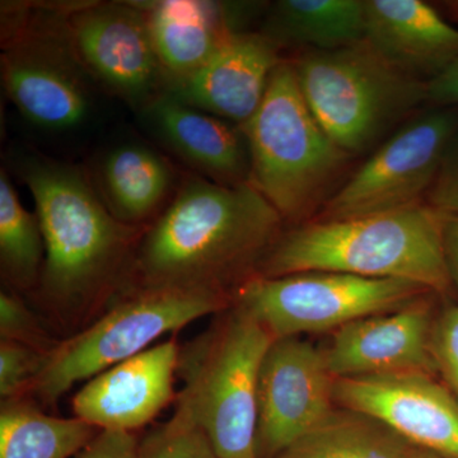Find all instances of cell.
<instances>
[{"label": "cell", "instance_id": "3", "mask_svg": "<svg viewBox=\"0 0 458 458\" xmlns=\"http://www.w3.org/2000/svg\"><path fill=\"white\" fill-rule=\"evenodd\" d=\"M21 174L45 241L42 295L57 310L82 309L117 278L140 228L116 219L75 165L29 157Z\"/></svg>", "mask_w": 458, "mask_h": 458}, {"label": "cell", "instance_id": "13", "mask_svg": "<svg viewBox=\"0 0 458 458\" xmlns=\"http://www.w3.org/2000/svg\"><path fill=\"white\" fill-rule=\"evenodd\" d=\"M337 406L378 419L419 450L458 458V399L424 373L335 378Z\"/></svg>", "mask_w": 458, "mask_h": 458}, {"label": "cell", "instance_id": "18", "mask_svg": "<svg viewBox=\"0 0 458 458\" xmlns=\"http://www.w3.org/2000/svg\"><path fill=\"white\" fill-rule=\"evenodd\" d=\"M364 41L400 71L429 82L458 60V29L421 0H364Z\"/></svg>", "mask_w": 458, "mask_h": 458}, {"label": "cell", "instance_id": "19", "mask_svg": "<svg viewBox=\"0 0 458 458\" xmlns=\"http://www.w3.org/2000/svg\"><path fill=\"white\" fill-rule=\"evenodd\" d=\"M141 111L159 140L208 180L229 186L249 182V148L241 129L167 92Z\"/></svg>", "mask_w": 458, "mask_h": 458}, {"label": "cell", "instance_id": "4", "mask_svg": "<svg viewBox=\"0 0 458 458\" xmlns=\"http://www.w3.org/2000/svg\"><path fill=\"white\" fill-rule=\"evenodd\" d=\"M216 316L180 348L174 412L203 430L219 458H258L259 376L274 337L234 304Z\"/></svg>", "mask_w": 458, "mask_h": 458}, {"label": "cell", "instance_id": "11", "mask_svg": "<svg viewBox=\"0 0 458 458\" xmlns=\"http://www.w3.org/2000/svg\"><path fill=\"white\" fill-rule=\"evenodd\" d=\"M66 25L84 68L108 92L144 110L167 90L140 3H75Z\"/></svg>", "mask_w": 458, "mask_h": 458}, {"label": "cell", "instance_id": "25", "mask_svg": "<svg viewBox=\"0 0 458 458\" xmlns=\"http://www.w3.org/2000/svg\"><path fill=\"white\" fill-rule=\"evenodd\" d=\"M140 458H219L200 428L174 412L170 420L153 427L140 445Z\"/></svg>", "mask_w": 458, "mask_h": 458}, {"label": "cell", "instance_id": "33", "mask_svg": "<svg viewBox=\"0 0 458 458\" xmlns=\"http://www.w3.org/2000/svg\"><path fill=\"white\" fill-rule=\"evenodd\" d=\"M441 4L448 16L458 22V0H448V2H442Z\"/></svg>", "mask_w": 458, "mask_h": 458}, {"label": "cell", "instance_id": "14", "mask_svg": "<svg viewBox=\"0 0 458 458\" xmlns=\"http://www.w3.org/2000/svg\"><path fill=\"white\" fill-rule=\"evenodd\" d=\"M429 295L399 310L352 321L331 333L322 349L334 378L424 373L436 375Z\"/></svg>", "mask_w": 458, "mask_h": 458}, {"label": "cell", "instance_id": "5", "mask_svg": "<svg viewBox=\"0 0 458 458\" xmlns=\"http://www.w3.org/2000/svg\"><path fill=\"white\" fill-rule=\"evenodd\" d=\"M240 129L249 148L250 182L294 225L324 205L328 186L352 157L313 116L289 60L276 66L260 107Z\"/></svg>", "mask_w": 458, "mask_h": 458}, {"label": "cell", "instance_id": "32", "mask_svg": "<svg viewBox=\"0 0 458 458\" xmlns=\"http://www.w3.org/2000/svg\"><path fill=\"white\" fill-rule=\"evenodd\" d=\"M442 236L448 276L458 289V216L445 214Z\"/></svg>", "mask_w": 458, "mask_h": 458}, {"label": "cell", "instance_id": "1", "mask_svg": "<svg viewBox=\"0 0 458 458\" xmlns=\"http://www.w3.org/2000/svg\"><path fill=\"white\" fill-rule=\"evenodd\" d=\"M284 219L245 182L183 181L164 212L138 241L137 286L227 294L258 273Z\"/></svg>", "mask_w": 458, "mask_h": 458}, {"label": "cell", "instance_id": "12", "mask_svg": "<svg viewBox=\"0 0 458 458\" xmlns=\"http://www.w3.org/2000/svg\"><path fill=\"white\" fill-rule=\"evenodd\" d=\"M322 349L301 336L274 339L258 387L256 457L278 458L336 405Z\"/></svg>", "mask_w": 458, "mask_h": 458}, {"label": "cell", "instance_id": "24", "mask_svg": "<svg viewBox=\"0 0 458 458\" xmlns=\"http://www.w3.org/2000/svg\"><path fill=\"white\" fill-rule=\"evenodd\" d=\"M45 241L36 213L22 204L7 171H0V264L3 276L18 288L40 284Z\"/></svg>", "mask_w": 458, "mask_h": 458}, {"label": "cell", "instance_id": "6", "mask_svg": "<svg viewBox=\"0 0 458 458\" xmlns=\"http://www.w3.org/2000/svg\"><path fill=\"white\" fill-rule=\"evenodd\" d=\"M313 116L348 155L372 147L391 126L428 101V82L388 63L366 41L309 51L293 62Z\"/></svg>", "mask_w": 458, "mask_h": 458}, {"label": "cell", "instance_id": "28", "mask_svg": "<svg viewBox=\"0 0 458 458\" xmlns=\"http://www.w3.org/2000/svg\"><path fill=\"white\" fill-rule=\"evenodd\" d=\"M433 354L437 370L442 373L448 388L458 399V304L436 318Z\"/></svg>", "mask_w": 458, "mask_h": 458}, {"label": "cell", "instance_id": "29", "mask_svg": "<svg viewBox=\"0 0 458 458\" xmlns=\"http://www.w3.org/2000/svg\"><path fill=\"white\" fill-rule=\"evenodd\" d=\"M426 203L443 214L458 216V131L445 150Z\"/></svg>", "mask_w": 458, "mask_h": 458}, {"label": "cell", "instance_id": "17", "mask_svg": "<svg viewBox=\"0 0 458 458\" xmlns=\"http://www.w3.org/2000/svg\"><path fill=\"white\" fill-rule=\"evenodd\" d=\"M168 87L198 71L225 42L247 32L261 3L164 0L140 3Z\"/></svg>", "mask_w": 458, "mask_h": 458}, {"label": "cell", "instance_id": "27", "mask_svg": "<svg viewBox=\"0 0 458 458\" xmlns=\"http://www.w3.org/2000/svg\"><path fill=\"white\" fill-rule=\"evenodd\" d=\"M0 336L2 340L26 344L47 352H53L57 345L26 303L18 295L5 291L0 293Z\"/></svg>", "mask_w": 458, "mask_h": 458}, {"label": "cell", "instance_id": "23", "mask_svg": "<svg viewBox=\"0 0 458 458\" xmlns=\"http://www.w3.org/2000/svg\"><path fill=\"white\" fill-rule=\"evenodd\" d=\"M98 433L82 419L51 417L22 397L3 401L0 458H73Z\"/></svg>", "mask_w": 458, "mask_h": 458}, {"label": "cell", "instance_id": "15", "mask_svg": "<svg viewBox=\"0 0 458 458\" xmlns=\"http://www.w3.org/2000/svg\"><path fill=\"white\" fill-rule=\"evenodd\" d=\"M179 354L180 346L168 340L93 377L72 401L74 417L98 430L134 433L147 426L176 400Z\"/></svg>", "mask_w": 458, "mask_h": 458}, {"label": "cell", "instance_id": "8", "mask_svg": "<svg viewBox=\"0 0 458 458\" xmlns=\"http://www.w3.org/2000/svg\"><path fill=\"white\" fill-rule=\"evenodd\" d=\"M227 294L191 289L132 286L82 333L57 343L31 393L55 403L78 382L147 351L150 344L231 306Z\"/></svg>", "mask_w": 458, "mask_h": 458}, {"label": "cell", "instance_id": "9", "mask_svg": "<svg viewBox=\"0 0 458 458\" xmlns=\"http://www.w3.org/2000/svg\"><path fill=\"white\" fill-rule=\"evenodd\" d=\"M432 293L406 280L307 271L278 278L252 276L232 292L231 302L280 339L334 333L352 321L399 310Z\"/></svg>", "mask_w": 458, "mask_h": 458}, {"label": "cell", "instance_id": "34", "mask_svg": "<svg viewBox=\"0 0 458 458\" xmlns=\"http://www.w3.org/2000/svg\"><path fill=\"white\" fill-rule=\"evenodd\" d=\"M417 458H442L437 456V454H430V452L421 451L420 454H418Z\"/></svg>", "mask_w": 458, "mask_h": 458}, {"label": "cell", "instance_id": "30", "mask_svg": "<svg viewBox=\"0 0 458 458\" xmlns=\"http://www.w3.org/2000/svg\"><path fill=\"white\" fill-rule=\"evenodd\" d=\"M140 441L134 433L98 430L73 458H140Z\"/></svg>", "mask_w": 458, "mask_h": 458}, {"label": "cell", "instance_id": "20", "mask_svg": "<svg viewBox=\"0 0 458 458\" xmlns=\"http://www.w3.org/2000/svg\"><path fill=\"white\" fill-rule=\"evenodd\" d=\"M174 171L152 148L140 143L111 149L98 170V192L108 210L131 227L141 228L170 203Z\"/></svg>", "mask_w": 458, "mask_h": 458}, {"label": "cell", "instance_id": "2", "mask_svg": "<svg viewBox=\"0 0 458 458\" xmlns=\"http://www.w3.org/2000/svg\"><path fill=\"white\" fill-rule=\"evenodd\" d=\"M445 214L427 203L352 219H315L283 231L256 276L333 271L397 279L443 293L451 285L443 251Z\"/></svg>", "mask_w": 458, "mask_h": 458}, {"label": "cell", "instance_id": "22", "mask_svg": "<svg viewBox=\"0 0 458 458\" xmlns=\"http://www.w3.org/2000/svg\"><path fill=\"white\" fill-rule=\"evenodd\" d=\"M421 451L378 419L335 405L278 458H417Z\"/></svg>", "mask_w": 458, "mask_h": 458}, {"label": "cell", "instance_id": "7", "mask_svg": "<svg viewBox=\"0 0 458 458\" xmlns=\"http://www.w3.org/2000/svg\"><path fill=\"white\" fill-rule=\"evenodd\" d=\"M74 4L7 5L3 13V86L27 122L47 131L78 128L92 111L95 81L66 25Z\"/></svg>", "mask_w": 458, "mask_h": 458}, {"label": "cell", "instance_id": "10", "mask_svg": "<svg viewBox=\"0 0 458 458\" xmlns=\"http://www.w3.org/2000/svg\"><path fill=\"white\" fill-rule=\"evenodd\" d=\"M457 131L454 108L412 117L327 199L318 219L360 218L426 203Z\"/></svg>", "mask_w": 458, "mask_h": 458}, {"label": "cell", "instance_id": "21", "mask_svg": "<svg viewBox=\"0 0 458 458\" xmlns=\"http://www.w3.org/2000/svg\"><path fill=\"white\" fill-rule=\"evenodd\" d=\"M364 0H279L271 5L262 35L279 49L334 51L364 41Z\"/></svg>", "mask_w": 458, "mask_h": 458}, {"label": "cell", "instance_id": "26", "mask_svg": "<svg viewBox=\"0 0 458 458\" xmlns=\"http://www.w3.org/2000/svg\"><path fill=\"white\" fill-rule=\"evenodd\" d=\"M50 352L26 344L0 342V396L3 401L21 399L31 393Z\"/></svg>", "mask_w": 458, "mask_h": 458}, {"label": "cell", "instance_id": "31", "mask_svg": "<svg viewBox=\"0 0 458 458\" xmlns=\"http://www.w3.org/2000/svg\"><path fill=\"white\" fill-rule=\"evenodd\" d=\"M428 101L439 107L458 105V60L428 82Z\"/></svg>", "mask_w": 458, "mask_h": 458}, {"label": "cell", "instance_id": "16", "mask_svg": "<svg viewBox=\"0 0 458 458\" xmlns=\"http://www.w3.org/2000/svg\"><path fill=\"white\" fill-rule=\"evenodd\" d=\"M279 51L261 32L237 33L165 92L189 106L243 125L260 107L271 75L283 62Z\"/></svg>", "mask_w": 458, "mask_h": 458}]
</instances>
